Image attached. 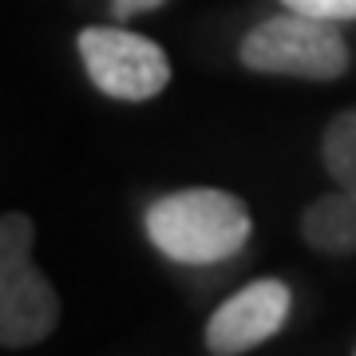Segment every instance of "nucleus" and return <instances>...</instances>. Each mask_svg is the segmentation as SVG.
Returning <instances> with one entry per match:
<instances>
[{"label": "nucleus", "mask_w": 356, "mask_h": 356, "mask_svg": "<svg viewBox=\"0 0 356 356\" xmlns=\"http://www.w3.org/2000/svg\"><path fill=\"white\" fill-rule=\"evenodd\" d=\"M250 206L218 186L163 194L147 210V238L178 266H218L250 242Z\"/></svg>", "instance_id": "f257e3e1"}, {"label": "nucleus", "mask_w": 356, "mask_h": 356, "mask_svg": "<svg viewBox=\"0 0 356 356\" xmlns=\"http://www.w3.org/2000/svg\"><path fill=\"white\" fill-rule=\"evenodd\" d=\"M250 72L257 76H285V79H313L329 83L348 72V40L341 36L337 20H321L285 8L281 16H269L257 24L238 48Z\"/></svg>", "instance_id": "f03ea898"}, {"label": "nucleus", "mask_w": 356, "mask_h": 356, "mask_svg": "<svg viewBox=\"0 0 356 356\" xmlns=\"http://www.w3.org/2000/svg\"><path fill=\"white\" fill-rule=\"evenodd\" d=\"M36 226L20 210L0 214V348H32L60 321V297L32 261Z\"/></svg>", "instance_id": "7ed1b4c3"}, {"label": "nucleus", "mask_w": 356, "mask_h": 356, "mask_svg": "<svg viewBox=\"0 0 356 356\" xmlns=\"http://www.w3.org/2000/svg\"><path fill=\"white\" fill-rule=\"evenodd\" d=\"M79 60L88 67V79L111 99L143 103L163 95L170 83V60L154 40L131 32V28H83L76 40Z\"/></svg>", "instance_id": "20e7f679"}, {"label": "nucleus", "mask_w": 356, "mask_h": 356, "mask_svg": "<svg viewBox=\"0 0 356 356\" xmlns=\"http://www.w3.org/2000/svg\"><path fill=\"white\" fill-rule=\"evenodd\" d=\"M293 293L285 281L277 277H257L234 297H226L222 305L206 321V348L214 356H238L250 353L257 344H266L269 337H277L289 321Z\"/></svg>", "instance_id": "39448f33"}, {"label": "nucleus", "mask_w": 356, "mask_h": 356, "mask_svg": "<svg viewBox=\"0 0 356 356\" xmlns=\"http://www.w3.org/2000/svg\"><path fill=\"white\" fill-rule=\"evenodd\" d=\"M301 234L317 254H356V194L337 186L332 194L309 202L305 214H301Z\"/></svg>", "instance_id": "423d86ee"}, {"label": "nucleus", "mask_w": 356, "mask_h": 356, "mask_svg": "<svg viewBox=\"0 0 356 356\" xmlns=\"http://www.w3.org/2000/svg\"><path fill=\"white\" fill-rule=\"evenodd\" d=\"M321 159L337 186L356 194V107L341 111L321 135Z\"/></svg>", "instance_id": "0eeeda50"}, {"label": "nucleus", "mask_w": 356, "mask_h": 356, "mask_svg": "<svg viewBox=\"0 0 356 356\" xmlns=\"http://www.w3.org/2000/svg\"><path fill=\"white\" fill-rule=\"evenodd\" d=\"M285 8L293 13H305V16H321V20H356V0H281Z\"/></svg>", "instance_id": "6e6552de"}, {"label": "nucleus", "mask_w": 356, "mask_h": 356, "mask_svg": "<svg viewBox=\"0 0 356 356\" xmlns=\"http://www.w3.org/2000/svg\"><path fill=\"white\" fill-rule=\"evenodd\" d=\"M166 0H111V13L119 20H127V16H143V13H154V8H163Z\"/></svg>", "instance_id": "1a4fd4ad"}]
</instances>
